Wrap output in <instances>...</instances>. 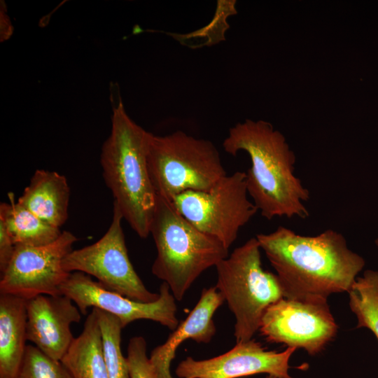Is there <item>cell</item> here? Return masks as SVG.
Returning a JSON list of instances; mask_svg holds the SVG:
<instances>
[{
    "instance_id": "obj_13",
    "label": "cell",
    "mask_w": 378,
    "mask_h": 378,
    "mask_svg": "<svg viewBox=\"0 0 378 378\" xmlns=\"http://www.w3.org/2000/svg\"><path fill=\"white\" fill-rule=\"evenodd\" d=\"M64 295H41L27 300V337L49 357L61 360L75 337L71 326L80 312Z\"/></svg>"
},
{
    "instance_id": "obj_19",
    "label": "cell",
    "mask_w": 378,
    "mask_h": 378,
    "mask_svg": "<svg viewBox=\"0 0 378 378\" xmlns=\"http://www.w3.org/2000/svg\"><path fill=\"white\" fill-rule=\"evenodd\" d=\"M348 293L350 309L357 318L356 328H368L378 340V272L365 270Z\"/></svg>"
},
{
    "instance_id": "obj_5",
    "label": "cell",
    "mask_w": 378,
    "mask_h": 378,
    "mask_svg": "<svg viewBox=\"0 0 378 378\" xmlns=\"http://www.w3.org/2000/svg\"><path fill=\"white\" fill-rule=\"evenodd\" d=\"M147 162L155 194L171 201L187 190H208L227 175L211 141L179 130L150 133Z\"/></svg>"
},
{
    "instance_id": "obj_15",
    "label": "cell",
    "mask_w": 378,
    "mask_h": 378,
    "mask_svg": "<svg viewBox=\"0 0 378 378\" xmlns=\"http://www.w3.org/2000/svg\"><path fill=\"white\" fill-rule=\"evenodd\" d=\"M70 188L57 172L37 169L17 202L44 221L60 227L68 218Z\"/></svg>"
},
{
    "instance_id": "obj_7",
    "label": "cell",
    "mask_w": 378,
    "mask_h": 378,
    "mask_svg": "<svg viewBox=\"0 0 378 378\" xmlns=\"http://www.w3.org/2000/svg\"><path fill=\"white\" fill-rule=\"evenodd\" d=\"M172 202L188 221L227 248L258 211L248 198L246 172L239 171L226 175L208 190H187Z\"/></svg>"
},
{
    "instance_id": "obj_23",
    "label": "cell",
    "mask_w": 378,
    "mask_h": 378,
    "mask_svg": "<svg viewBox=\"0 0 378 378\" xmlns=\"http://www.w3.org/2000/svg\"><path fill=\"white\" fill-rule=\"evenodd\" d=\"M15 244L9 235L6 226L0 221V272L2 273L10 262Z\"/></svg>"
},
{
    "instance_id": "obj_20",
    "label": "cell",
    "mask_w": 378,
    "mask_h": 378,
    "mask_svg": "<svg viewBox=\"0 0 378 378\" xmlns=\"http://www.w3.org/2000/svg\"><path fill=\"white\" fill-rule=\"evenodd\" d=\"M95 309L101 329L108 378H130L127 358L121 350L122 327L119 319L111 314Z\"/></svg>"
},
{
    "instance_id": "obj_4",
    "label": "cell",
    "mask_w": 378,
    "mask_h": 378,
    "mask_svg": "<svg viewBox=\"0 0 378 378\" xmlns=\"http://www.w3.org/2000/svg\"><path fill=\"white\" fill-rule=\"evenodd\" d=\"M150 234L157 249L152 273L169 286L178 301L203 272L229 255L223 243L199 230L171 200L157 195Z\"/></svg>"
},
{
    "instance_id": "obj_9",
    "label": "cell",
    "mask_w": 378,
    "mask_h": 378,
    "mask_svg": "<svg viewBox=\"0 0 378 378\" xmlns=\"http://www.w3.org/2000/svg\"><path fill=\"white\" fill-rule=\"evenodd\" d=\"M77 237L63 231L53 242L44 246H15L13 257L1 273L0 293L29 300L41 295H59L69 276L62 262L73 250Z\"/></svg>"
},
{
    "instance_id": "obj_22",
    "label": "cell",
    "mask_w": 378,
    "mask_h": 378,
    "mask_svg": "<svg viewBox=\"0 0 378 378\" xmlns=\"http://www.w3.org/2000/svg\"><path fill=\"white\" fill-rule=\"evenodd\" d=\"M130 378H157L146 354V342L141 336L130 339L126 357Z\"/></svg>"
},
{
    "instance_id": "obj_12",
    "label": "cell",
    "mask_w": 378,
    "mask_h": 378,
    "mask_svg": "<svg viewBox=\"0 0 378 378\" xmlns=\"http://www.w3.org/2000/svg\"><path fill=\"white\" fill-rule=\"evenodd\" d=\"M296 350H267L251 339L239 342L228 351L208 359L195 360L188 356L176 367L178 378H239L265 373L276 378H293L288 372L289 360Z\"/></svg>"
},
{
    "instance_id": "obj_11",
    "label": "cell",
    "mask_w": 378,
    "mask_h": 378,
    "mask_svg": "<svg viewBox=\"0 0 378 378\" xmlns=\"http://www.w3.org/2000/svg\"><path fill=\"white\" fill-rule=\"evenodd\" d=\"M60 290L76 304L81 314L85 315L90 307L101 309L117 317L122 328L141 319L158 322L172 331L179 324L176 299L164 282L160 286L158 299L152 302L136 301L110 290L80 272H71Z\"/></svg>"
},
{
    "instance_id": "obj_6",
    "label": "cell",
    "mask_w": 378,
    "mask_h": 378,
    "mask_svg": "<svg viewBox=\"0 0 378 378\" xmlns=\"http://www.w3.org/2000/svg\"><path fill=\"white\" fill-rule=\"evenodd\" d=\"M260 250L251 238L216 266L215 287L236 319V343L251 340L266 309L284 298L276 274L262 268Z\"/></svg>"
},
{
    "instance_id": "obj_21",
    "label": "cell",
    "mask_w": 378,
    "mask_h": 378,
    "mask_svg": "<svg viewBox=\"0 0 378 378\" xmlns=\"http://www.w3.org/2000/svg\"><path fill=\"white\" fill-rule=\"evenodd\" d=\"M15 378H73L61 362L53 359L34 345H27Z\"/></svg>"
},
{
    "instance_id": "obj_2",
    "label": "cell",
    "mask_w": 378,
    "mask_h": 378,
    "mask_svg": "<svg viewBox=\"0 0 378 378\" xmlns=\"http://www.w3.org/2000/svg\"><path fill=\"white\" fill-rule=\"evenodd\" d=\"M223 146L232 155L240 150L249 155L247 192L263 217L309 216L304 202L310 194L294 175L295 155L285 136L270 122L249 119L238 122L230 128Z\"/></svg>"
},
{
    "instance_id": "obj_18",
    "label": "cell",
    "mask_w": 378,
    "mask_h": 378,
    "mask_svg": "<svg viewBox=\"0 0 378 378\" xmlns=\"http://www.w3.org/2000/svg\"><path fill=\"white\" fill-rule=\"evenodd\" d=\"M9 202L0 204V221L3 222L13 241L17 245L38 246L50 244L62 234L55 227L14 201L8 193Z\"/></svg>"
},
{
    "instance_id": "obj_24",
    "label": "cell",
    "mask_w": 378,
    "mask_h": 378,
    "mask_svg": "<svg viewBox=\"0 0 378 378\" xmlns=\"http://www.w3.org/2000/svg\"><path fill=\"white\" fill-rule=\"evenodd\" d=\"M12 26L5 9L1 7V41L7 39L12 34Z\"/></svg>"
},
{
    "instance_id": "obj_10",
    "label": "cell",
    "mask_w": 378,
    "mask_h": 378,
    "mask_svg": "<svg viewBox=\"0 0 378 378\" xmlns=\"http://www.w3.org/2000/svg\"><path fill=\"white\" fill-rule=\"evenodd\" d=\"M338 326L328 302H304L281 298L265 312L259 332L271 343L321 353L336 336Z\"/></svg>"
},
{
    "instance_id": "obj_1",
    "label": "cell",
    "mask_w": 378,
    "mask_h": 378,
    "mask_svg": "<svg viewBox=\"0 0 378 378\" xmlns=\"http://www.w3.org/2000/svg\"><path fill=\"white\" fill-rule=\"evenodd\" d=\"M255 238L276 272L284 298L291 300L327 302L331 294L348 293L365 265L344 236L330 229L303 236L279 226Z\"/></svg>"
},
{
    "instance_id": "obj_14",
    "label": "cell",
    "mask_w": 378,
    "mask_h": 378,
    "mask_svg": "<svg viewBox=\"0 0 378 378\" xmlns=\"http://www.w3.org/2000/svg\"><path fill=\"white\" fill-rule=\"evenodd\" d=\"M224 302L215 286L202 290L200 300L186 319L169 334L164 343L151 351L149 360L157 378H174L170 365L177 349L186 340L197 343L211 342L216 332L213 316Z\"/></svg>"
},
{
    "instance_id": "obj_16",
    "label": "cell",
    "mask_w": 378,
    "mask_h": 378,
    "mask_svg": "<svg viewBox=\"0 0 378 378\" xmlns=\"http://www.w3.org/2000/svg\"><path fill=\"white\" fill-rule=\"evenodd\" d=\"M27 337V300L0 294V378H15Z\"/></svg>"
},
{
    "instance_id": "obj_8",
    "label": "cell",
    "mask_w": 378,
    "mask_h": 378,
    "mask_svg": "<svg viewBox=\"0 0 378 378\" xmlns=\"http://www.w3.org/2000/svg\"><path fill=\"white\" fill-rule=\"evenodd\" d=\"M122 215L113 202L111 225L98 241L72 250L64 259L65 271L92 276L106 288L132 300L152 302L159 293L150 292L136 272L128 255L122 227Z\"/></svg>"
},
{
    "instance_id": "obj_17",
    "label": "cell",
    "mask_w": 378,
    "mask_h": 378,
    "mask_svg": "<svg viewBox=\"0 0 378 378\" xmlns=\"http://www.w3.org/2000/svg\"><path fill=\"white\" fill-rule=\"evenodd\" d=\"M73 378H108L97 310L92 308L76 338L61 359Z\"/></svg>"
},
{
    "instance_id": "obj_26",
    "label": "cell",
    "mask_w": 378,
    "mask_h": 378,
    "mask_svg": "<svg viewBox=\"0 0 378 378\" xmlns=\"http://www.w3.org/2000/svg\"><path fill=\"white\" fill-rule=\"evenodd\" d=\"M374 243L376 246L378 247V239H375Z\"/></svg>"
},
{
    "instance_id": "obj_25",
    "label": "cell",
    "mask_w": 378,
    "mask_h": 378,
    "mask_svg": "<svg viewBox=\"0 0 378 378\" xmlns=\"http://www.w3.org/2000/svg\"><path fill=\"white\" fill-rule=\"evenodd\" d=\"M265 378H276V377L272 375L267 374V376Z\"/></svg>"
},
{
    "instance_id": "obj_3",
    "label": "cell",
    "mask_w": 378,
    "mask_h": 378,
    "mask_svg": "<svg viewBox=\"0 0 378 378\" xmlns=\"http://www.w3.org/2000/svg\"><path fill=\"white\" fill-rule=\"evenodd\" d=\"M150 133L133 121L120 101L113 110L110 135L100 155L103 178L130 227L150 234L156 194L148 169Z\"/></svg>"
}]
</instances>
